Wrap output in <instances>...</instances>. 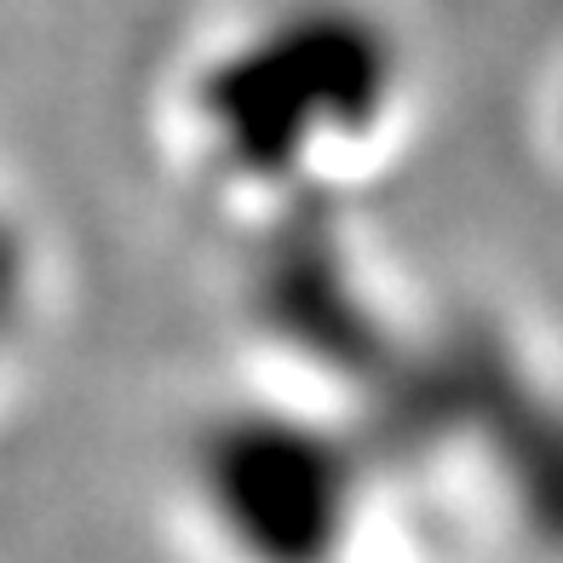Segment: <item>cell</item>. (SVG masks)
I'll return each instance as SVG.
<instances>
[{
    "label": "cell",
    "instance_id": "cell-1",
    "mask_svg": "<svg viewBox=\"0 0 563 563\" xmlns=\"http://www.w3.org/2000/svg\"><path fill=\"white\" fill-rule=\"evenodd\" d=\"M190 500L230 563H340L363 483L317 420L230 408L190 454Z\"/></svg>",
    "mask_w": 563,
    "mask_h": 563
}]
</instances>
